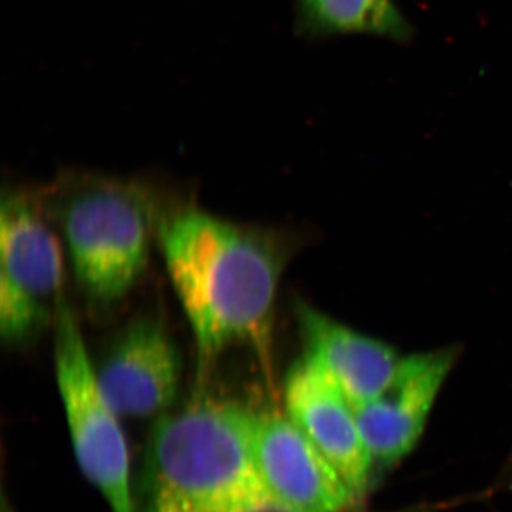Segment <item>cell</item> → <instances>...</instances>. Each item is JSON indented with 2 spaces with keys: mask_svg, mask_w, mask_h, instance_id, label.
Here are the masks:
<instances>
[{
  "mask_svg": "<svg viewBox=\"0 0 512 512\" xmlns=\"http://www.w3.org/2000/svg\"><path fill=\"white\" fill-rule=\"evenodd\" d=\"M158 229L202 372L237 340H248L268 360L276 289L291 241L274 229L237 224L198 208L173 212Z\"/></svg>",
  "mask_w": 512,
  "mask_h": 512,
  "instance_id": "obj_1",
  "label": "cell"
},
{
  "mask_svg": "<svg viewBox=\"0 0 512 512\" xmlns=\"http://www.w3.org/2000/svg\"><path fill=\"white\" fill-rule=\"evenodd\" d=\"M256 421L258 413L212 397L161 417L148 447L143 512H191L265 487Z\"/></svg>",
  "mask_w": 512,
  "mask_h": 512,
  "instance_id": "obj_2",
  "label": "cell"
},
{
  "mask_svg": "<svg viewBox=\"0 0 512 512\" xmlns=\"http://www.w3.org/2000/svg\"><path fill=\"white\" fill-rule=\"evenodd\" d=\"M52 202L77 281L90 298L114 302L146 268L156 201L143 185L86 174L60 185Z\"/></svg>",
  "mask_w": 512,
  "mask_h": 512,
  "instance_id": "obj_3",
  "label": "cell"
},
{
  "mask_svg": "<svg viewBox=\"0 0 512 512\" xmlns=\"http://www.w3.org/2000/svg\"><path fill=\"white\" fill-rule=\"evenodd\" d=\"M57 384L77 463L111 512H137L131 487L130 453L119 414L104 399L82 330L69 302L55 318Z\"/></svg>",
  "mask_w": 512,
  "mask_h": 512,
  "instance_id": "obj_4",
  "label": "cell"
},
{
  "mask_svg": "<svg viewBox=\"0 0 512 512\" xmlns=\"http://www.w3.org/2000/svg\"><path fill=\"white\" fill-rule=\"evenodd\" d=\"M63 254L35 195L5 191L0 205V332L9 343L35 338L64 298Z\"/></svg>",
  "mask_w": 512,
  "mask_h": 512,
  "instance_id": "obj_5",
  "label": "cell"
},
{
  "mask_svg": "<svg viewBox=\"0 0 512 512\" xmlns=\"http://www.w3.org/2000/svg\"><path fill=\"white\" fill-rule=\"evenodd\" d=\"M457 356L456 348H443L402 357L382 392L355 407L375 466H393L412 453Z\"/></svg>",
  "mask_w": 512,
  "mask_h": 512,
  "instance_id": "obj_6",
  "label": "cell"
},
{
  "mask_svg": "<svg viewBox=\"0 0 512 512\" xmlns=\"http://www.w3.org/2000/svg\"><path fill=\"white\" fill-rule=\"evenodd\" d=\"M284 402L286 414L328 458L356 497H362L375 464L357 423L355 406L338 383L303 355L286 373Z\"/></svg>",
  "mask_w": 512,
  "mask_h": 512,
  "instance_id": "obj_7",
  "label": "cell"
},
{
  "mask_svg": "<svg viewBox=\"0 0 512 512\" xmlns=\"http://www.w3.org/2000/svg\"><path fill=\"white\" fill-rule=\"evenodd\" d=\"M180 349L160 319L128 323L96 369L104 399L120 417L151 416L174 402L180 386Z\"/></svg>",
  "mask_w": 512,
  "mask_h": 512,
  "instance_id": "obj_8",
  "label": "cell"
},
{
  "mask_svg": "<svg viewBox=\"0 0 512 512\" xmlns=\"http://www.w3.org/2000/svg\"><path fill=\"white\" fill-rule=\"evenodd\" d=\"M256 471L269 493L309 512H345L356 494L286 413L258 414Z\"/></svg>",
  "mask_w": 512,
  "mask_h": 512,
  "instance_id": "obj_9",
  "label": "cell"
},
{
  "mask_svg": "<svg viewBox=\"0 0 512 512\" xmlns=\"http://www.w3.org/2000/svg\"><path fill=\"white\" fill-rule=\"evenodd\" d=\"M296 313L305 355L325 369L353 406L382 392L402 359L393 346L343 325L309 303H299Z\"/></svg>",
  "mask_w": 512,
  "mask_h": 512,
  "instance_id": "obj_10",
  "label": "cell"
},
{
  "mask_svg": "<svg viewBox=\"0 0 512 512\" xmlns=\"http://www.w3.org/2000/svg\"><path fill=\"white\" fill-rule=\"evenodd\" d=\"M299 28L306 36H373L400 45L414 28L396 0H295Z\"/></svg>",
  "mask_w": 512,
  "mask_h": 512,
  "instance_id": "obj_11",
  "label": "cell"
},
{
  "mask_svg": "<svg viewBox=\"0 0 512 512\" xmlns=\"http://www.w3.org/2000/svg\"><path fill=\"white\" fill-rule=\"evenodd\" d=\"M191 512H309L285 503L265 487Z\"/></svg>",
  "mask_w": 512,
  "mask_h": 512,
  "instance_id": "obj_12",
  "label": "cell"
}]
</instances>
